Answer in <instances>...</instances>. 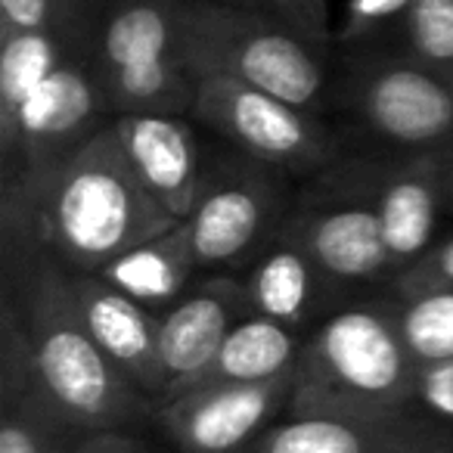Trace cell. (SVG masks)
<instances>
[{
  "mask_svg": "<svg viewBox=\"0 0 453 453\" xmlns=\"http://www.w3.org/2000/svg\"><path fill=\"white\" fill-rule=\"evenodd\" d=\"M441 180H444V211L453 214V146L441 152Z\"/></svg>",
  "mask_w": 453,
  "mask_h": 453,
  "instance_id": "1f68e13d",
  "label": "cell"
},
{
  "mask_svg": "<svg viewBox=\"0 0 453 453\" xmlns=\"http://www.w3.org/2000/svg\"><path fill=\"white\" fill-rule=\"evenodd\" d=\"M385 44L419 63H453V0H413ZM379 44V47H385Z\"/></svg>",
  "mask_w": 453,
  "mask_h": 453,
  "instance_id": "603a6c76",
  "label": "cell"
},
{
  "mask_svg": "<svg viewBox=\"0 0 453 453\" xmlns=\"http://www.w3.org/2000/svg\"><path fill=\"white\" fill-rule=\"evenodd\" d=\"M16 289L41 388L78 434L134 432L152 422L158 403L100 351L78 314L72 271L63 261L41 249Z\"/></svg>",
  "mask_w": 453,
  "mask_h": 453,
  "instance_id": "7a4b0ae2",
  "label": "cell"
},
{
  "mask_svg": "<svg viewBox=\"0 0 453 453\" xmlns=\"http://www.w3.org/2000/svg\"><path fill=\"white\" fill-rule=\"evenodd\" d=\"M364 174L397 280L434 246L438 218L444 211L441 152L364 156Z\"/></svg>",
  "mask_w": 453,
  "mask_h": 453,
  "instance_id": "5bb4252c",
  "label": "cell"
},
{
  "mask_svg": "<svg viewBox=\"0 0 453 453\" xmlns=\"http://www.w3.org/2000/svg\"><path fill=\"white\" fill-rule=\"evenodd\" d=\"M224 4H230V0H224Z\"/></svg>",
  "mask_w": 453,
  "mask_h": 453,
  "instance_id": "d6a6232c",
  "label": "cell"
},
{
  "mask_svg": "<svg viewBox=\"0 0 453 453\" xmlns=\"http://www.w3.org/2000/svg\"><path fill=\"white\" fill-rule=\"evenodd\" d=\"M416 410L453 428V357L416 366Z\"/></svg>",
  "mask_w": 453,
  "mask_h": 453,
  "instance_id": "4316f807",
  "label": "cell"
},
{
  "mask_svg": "<svg viewBox=\"0 0 453 453\" xmlns=\"http://www.w3.org/2000/svg\"><path fill=\"white\" fill-rule=\"evenodd\" d=\"M193 115L236 152L289 177H314L342 158L323 115L224 75H202Z\"/></svg>",
  "mask_w": 453,
  "mask_h": 453,
  "instance_id": "ba28073f",
  "label": "cell"
},
{
  "mask_svg": "<svg viewBox=\"0 0 453 453\" xmlns=\"http://www.w3.org/2000/svg\"><path fill=\"white\" fill-rule=\"evenodd\" d=\"M252 314L271 317L311 333L323 317L348 304L333 280L317 267L304 246L280 226L277 236L240 271Z\"/></svg>",
  "mask_w": 453,
  "mask_h": 453,
  "instance_id": "ac0fdd59",
  "label": "cell"
},
{
  "mask_svg": "<svg viewBox=\"0 0 453 453\" xmlns=\"http://www.w3.org/2000/svg\"><path fill=\"white\" fill-rule=\"evenodd\" d=\"M289 208L280 171L242 152L214 158L199 202L183 220L199 267L240 273L277 236Z\"/></svg>",
  "mask_w": 453,
  "mask_h": 453,
  "instance_id": "30bf717a",
  "label": "cell"
},
{
  "mask_svg": "<svg viewBox=\"0 0 453 453\" xmlns=\"http://www.w3.org/2000/svg\"><path fill=\"white\" fill-rule=\"evenodd\" d=\"M106 4L109 0H69L72 13H75L78 26H81L90 47H94V41H96V28H100V16H103V10H106Z\"/></svg>",
  "mask_w": 453,
  "mask_h": 453,
  "instance_id": "f546056e",
  "label": "cell"
},
{
  "mask_svg": "<svg viewBox=\"0 0 453 453\" xmlns=\"http://www.w3.org/2000/svg\"><path fill=\"white\" fill-rule=\"evenodd\" d=\"M413 0H345V16L335 32L342 47H379L395 35Z\"/></svg>",
  "mask_w": 453,
  "mask_h": 453,
  "instance_id": "d4e9b609",
  "label": "cell"
},
{
  "mask_svg": "<svg viewBox=\"0 0 453 453\" xmlns=\"http://www.w3.org/2000/svg\"><path fill=\"white\" fill-rule=\"evenodd\" d=\"M183 35L196 81L202 75L234 78L317 115L333 100L326 50L258 10L183 0Z\"/></svg>",
  "mask_w": 453,
  "mask_h": 453,
  "instance_id": "277c9868",
  "label": "cell"
},
{
  "mask_svg": "<svg viewBox=\"0 0 453 453\" xmlns=\"http://www.w3.org/2000/svg\"><path fill=\"white\" fill-rule=\"evenodd\" d=\"M333 100L388 152L453 146V63H419L388 47H351Z\"/></svg>",
  "mask_w": 453,
  "mask_h": 453,
  "instance_id": "8992f818",
  "label": "cell"
},
{
  "mask_svg": "<svg viewBox=\"0 0 453 453\" xmlns=\"http://www.w3.org/2000/svg\"><path fill=\"white\" fill-rule=\"evenodd\" d=\"M283 230L302 242L348 302L382 296L395 283L382 220L366 187L364 156H342L311 177L292 202Z\"/></svg>",
  "mask_w": 453,
  "mask_h": 453,
  "instance_id": "52a82bcc",
  "label": "cell"
},
{
  "mask_svg": "<svg viewBox=\"0 0 453 453\" xmlns=\"http://www.w3.org/2000/svg\"><path fill=\"white\" fill-rule=\"evenodd\" d=\"M112 131L140 187L174 220H187L208 174L193 125L174 112H125Z\"/></svg>",
  "mask_w": 453,
  "mask_h": 453,
  "instance_id": "2e32d148",
  "label": "cell"
},
{
  "mask_svg": "<svg viewBox=\"0 0 453 453\" xmlns=\"http://www.w3.org/2000/svg\"><path fill=\"white\" fill-rule=\"evenodd\" d=\"M78 314L100 351L156 403L165 397L162 360H158V314L115 289L100 273L72 271Z\"/></svg>",
  "mask_w": 453,
  "mask_h": 453,
  "instance_id": "e0dca14e",
  "label": "cell"
},
{
  "mask_svg": "<svg viewBox=\"0 0 453 453\" xmlns=\"http://www.w3.org/2000/svg\"><path fill=\"white\" fill-rule=\"evenodd\" d=\"M252 314L240 273L214 271L199 277L168 311L158 314V360L165 397L196 388L230 329Z\"/></svg>",
  "mask_w": 453,
  "mask_h": 453,
  "instance_id": "7c38bea8",
  "label": "cell"
},
{
  "mask_svg": "<svg viewBox=\"0 0 453 453\" xmlns=\"http://www.w3.org/2000/svg\"><path fill=\"white\" fill-rule=\"evenodd\" d=\"M302 329L249 314L230 329L199 385H246L292 376L304 348Z\"/></svg>",
  "mask_w": 453,
  "mask_h": 453,
  "instance_id": "ffe728a7",
  "label": "cell"
},
{
  "mask_svg": "<svg viewBox=\"0 0 453 453\" xmlns=\"http://www.w3.org/2000/svg\"><path fill=\"white\" fill-rule=\"evenodd\" d=\"M230 4L246 7V10H258V13L271 16V19L283 22L286 28H292V0H230ZM292 32H296V28H292Z\"/></svg>",
  "mask_w": 453,
  "mask_h": 453,
  "instance_id": "4dcf8cb0",
  "label": "cell"
},
{
  "mask_svg": "<svg viewBox=\"0 0 453 453\" xmlns=\"http://www.w3.org/2000/svg\"><path fill=\"white\" fill-rule=\"evenodd\" d=\"M0 28L7 32H53L75 50L94 53L69 0H0Z\"/></svg>",
  "mask_w": 453,
  "mask_h": 453,
  "instance_id": "cb8c5ba5",
  "label": "cell"
},
{
  "mask_svg": "<svg viewBox=\"0 0 453 453\" xmlns=\"http://www.w3.org/2000/svg\"><path fill=\"white\" fill-rule=\"evenodd\" d=\"M72 453H165L162 447H152L134 432H96L84 434Z\"/></svg>",
  "mask_w": 453,
  "mask_h": 453,
  "instance_id": "f1b7e54d",
  "label": "cell"
},
{
  "mask_svg": "<svg viewBox=\"0 0 453 453\" xmlns=\"http://www.w3.org/2000/svg\"><path fill=\"white\" fill-rule=\"evenodd\" d=\"M72 53H81L53 32L0 28V143L13 137L22 106L41 81Z\"/></svg>",
  "mask_w": 453,
  "mask_h": 453,
  "instance_id": "44dd1931",
  "label": "cell"
},
{
  "mask_svg": "<svg viewBox=\"0 0 453 453\" xmlns=\"http://www.w3.org/2000/svg\"><path fill=\"white\" fill-rule=\"evenodd\" d=\"M242 453H453V428L432 416H292Z\"/></svg>",
  "mask_w": 453,
  "mask_h": 453,
  "instance_id": "4fadbf2b",
  "label": "cell"
},
{
  "mask_svg": "<svg viewBox=\"0 0 453 453\" xmlns=\"http://www.w3.org/2000/svg\"><path fill=\"white\" fill-rule=\"evenodd\" d=\"M199 273L202 267L196 261L187 224L180 220L171 230L140 242L131 252L115 258L112 265H106L100 277L143 308L162 314L199 280Z\"/></svg>",
  "mask_w": 453,
  "mask_h": 453,
  "instance_id": "d6986e66",
  "label": "cell"
},
{
  "mask_svg": "<svg viewBox=\"0 0 453 453\" xmlns=\"http://www.w3.org/2000/svg\"><path fill=\"white\" fill-rule=\"evenodd\" d=\"M112 112L94 65V53L65 57L22 106L16 131L0 143V196H28L81 150Z\"/></svg>",
  "mask_w": 453,
  "mask_h": 453,
  "instance_id": "9c48e42d",
  "label": "cell"
},
{
  "mask_svg": "<svg viewBox=\"0 0 453 453\" xmlns=\"http://www.w3.org/2000/svg\"><path fill=\"white\" fill-rule=\"evenodd\" d=\"M292 388L296 372L271 382L196 385L158 403L152 426L174 453H242L283 419Z\"/></svg>",
  "mask_w": 453,
  "mask_h": 453,
  "instance_id": "8fae6325",
  "label": "cell"
},
{
  "mask_svg": "<svg viewBox=\"0 0 453 453\" xmlns=\"http://www.w3.org/2000/svg\"><path fill=\"white\" fill-rule=\"evenodd\" d=\"M81 438L41 388L22 304L7 289L0 314V453H72Z\"/></svg>",
  "mask_w": 453,
  "mask_h": 453,
  "instance_id": "9a60e30c",
  "label": "cell"
},
{
  "mask_svg": "<svg viewBox=\"0 0 453 453\" xmlns=\"http://www.w3.org/2000/svg\"><path fill=\"white\" fill-rule=\"evenodd\" d=\"M94 65L115 115L193 112L199 81L187 59L183 0H109Z\"/></svg>",
  "mask_w": 453,
  "mask_h": 453,
  "instance_id": "5b68a950",
  "label": "cell"
},
{
  "mask_svg": "<svg viewBox=\"0 0 453 453\" xmlns=\"http://www.w3.org/2000/svg\"><path fill=\"white\" fill-rule=\"evenodd\" d=\"M38 240L75 273H100L134 246L171 230L174 220L134 177L112 121L75 150L28 199Z\"/></svg>",
  "mask_w": 453,
  "mask_h": 453,
  "instance_id": "6da1fadb",
  "label": "cell"
},
{
  "mask_svg": "<svg viewBox=\"0 0 453 453\" xmlns=\"http://www.w3.org/2000/svg\"><path fill=\"white\" fill-rule=\"evenodd\" d=\"M292 28L304 41L329 50V0H292Z\"/></svg>",
  "mask_w": 453,
  "mask_h": 453,
  "instance_id": "83f0119b",
  "label": "cell"
},
{
  "mask_svg": "<svg viewBox=\"0 0 453 453\" xmlns=\"http://www.w3.org/2000/svg\"><path fill=\"white\" fill-rule=\"evenodd\" d=\"M432 289H453V234L434 240V246L413 267H407L391 283L388 292L410 296V292H432Z\"/></svg>",
  "mask_w": 453,
  "mask_h": 453,
  "instance_id": "484cf974",
  "label": "cell"
},
{
  "mask_svg": "<svg viewBox=\"0 0 453 453\" xmlns=\"http://www.w3.org/2000/svg\"><path fill=\"white\" fill-rule=\"evenodd\" d=\"M385 302L416 366L453 357V289L385 292Z\"/></svg>",
  "mask_w": 453,
  "mask_h": 453,
  "instance_id": "7402d4cb",
  "label": "cell"
},
{
  "mask_svg": "<svg viewBox=\"0 0 453 453\" xmlns=\"http://www.w3.org/2000/svg\"><path fill=\"white\" fill-rule=\"evenodd\" d=\"M416 410V360L382 296L357 298L304 335L292 416H397Z\"/></svg>",
  "mask_w": 453,
  "mask_h": 453,
  "instance_id": "3957f363",
  "label": "cell"
}]
</instances>
